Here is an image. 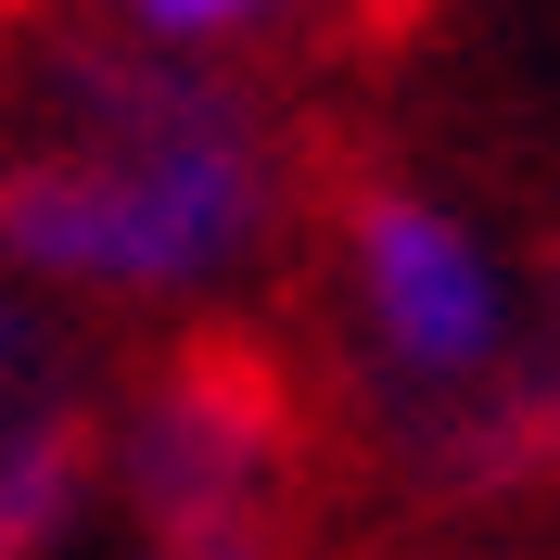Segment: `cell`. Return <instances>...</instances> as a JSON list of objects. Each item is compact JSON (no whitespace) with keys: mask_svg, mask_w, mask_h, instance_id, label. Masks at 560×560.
<instances>
[{"mask_svg":"<svg viewBox=\"0 0 560 560\" xmlns=\"http://www.w3.org/2000/svg\"><path fill=\"white\" fill-rule=\"evenodd\" d=\"M115 13H128V26L153 38V51H205V38H230V26H255V13H268V0H115Z\"/></svg>","mask_w":560,"mask_h":560,"instance_id":"5b68a950","label":"cell"},{"mask_svg":"<svg viewBox=\"0 0 560 560\" xmlns=\"http://www.w3.org/2000/svg\"><path fill=\"white\" fill-rule=\"evenodd\" d=\"M331 243H345L357 357H370V420L458 408V395L510 357L523 293H510L497 243L458 205H433V191H408V178H357L345 217H331Z\"/></svg>","mask_w":560,"mask_h":560,"instance_id":"7a4b0ae2","label":"cell"},{"mask_svg":"<svg viewBox=\"0 0 560 560\" xmlns=\"http://www.w3.org/2000/svg\"><path fill=\"white\" fill-rule=\"evenodd\" d=\"M383 446L408 458L420 497H523V485H560V280L523 306L510 357H497L458 408L383 420Z\"/></svg>","mask_w":560,"mask_h":560,"instance_id":"277c9868","label":"cell"},{"mask_svg":"<svg viewBox=\"0 0 560 560\" xmlns=\"http://www.w3.org/2000/svg\"><path fill=\"white\" fill-rule=\"evenodd\" d=\"M13 26H26V0H0V38H13Z\"/></svg>","mask_w":560,"mask_h":560,"instance_id":"8992f818","label":"cell"},{"mask_svg":"<svg viewBox=\"0 0 560 560\" xmlns=\"http://www.w3.org/2000/svg\"><path fill=\"white\" fill-rule=\"evenodd\" d=\"M103 408L115 383L77 357L65 306L0 280V560H51L77 497L103 485Z\"/></svg>","mask_w":560,"mask_h":560,"instance_id":"3957f363","label":"cell"},{"mask_svg":"<svg viewBox=\"0 0 560 560\" xmlns=\"http://www.w3.org/2000/svg\"><path fill=\"white\" fill-rule=\"evenodd\" d=\"M293 205V140L230 65L153 38H65L0 140V255L26 293L166 306L255 268Z\"/></svg>","mask_w":560,"mask_h":560,"instance_id":"6da1fadb","label":"cell"}]
</instances>
